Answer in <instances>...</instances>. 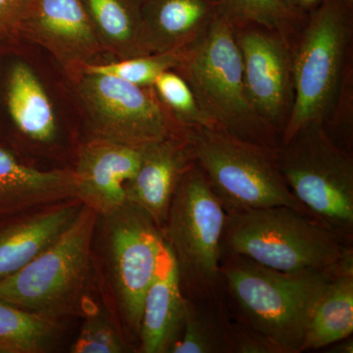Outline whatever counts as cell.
I'll use <instances>...</instances> for the list:
<instances>
[{
	"instance_id": "17",
	"label": "cell",
	"mask_w": 353,
	"mask_h": 353,
	"mask_svg": "<svg viewBox=\"0 0 353 353\" xmlns=\"http://www.w3.org/2000/svg\"><path fill=\"white\" fill-rule=\"evenodd\" d=\"M150 53L185 50L221 13L220 0H141Z\"/></svg>"
},
{
	"instance_id": "24",
	"label": "cell",
	"mask_w": 353,
	"mask_h": 353,
	"mask_svg": "<svg viewBox=\"0 0 353 353\" xmlns=\"http://www.w3.org/2000/svg\"><path fill=\"white\" fill-rule=\"evenodd\" d=\"M158 99L181 128H216L197 103L190 85L175 70L161 74L152 85Z\"/></svg>"
},
{
	"instance_id": "14",
	"label": "cell",
	"mask_w": 353,
	"mask_h": 353,
	"mask_svg": "<svg viewBox=\"0 0 353 353\" xmlns=\"http://www.w3.org/2000/svg\"><path fill=\"white\" fill-rule=\"evenodd\" d=\"M182 132L143 148L137 173L126 185L127 201L163 229L179 183L192 164Z\"/></svg>"
},
{
	"instance_id": "28",
	"label": "cell",
	"mask_w": 353,
	"mask_h": 353,
	"mask_svg": "<svg viewBox=\"0 0 353 353\" xmlns=\"http://www.w3.org/2000/svg\"><path fill=\"white\" fill-rule=\"evenodd\" d=\"M232 341L233 353H285L268 336L234 320L232 323Z\"/></svg>"
},
{
	"instance_id": "10",
	"label": "cell",
	"mask_w": 353,
	"mask_h": 353,
	"mask_svg": "<svg viewBox=\"0 0 353 353\" xmlns=\"http://www.w3.org/2000/svg\"><path fill=\"white\" fill-rule=\"evenodd\" d=\"M99 218L118 312L138 341L143 299L157 272L163 236L145 211L128 201Z\"/></svg>"
},
{
	"instance_id": "11",
	"label": "cell",
	"mask_w": 353,
	"mask_h": 353,
	"mask_svg": "<svg viewBox=\"0 0 353 353\" xmlns=\"http://www.w3.org/2000/svg\"><path fill=\"white\" fill-rule=\"evenodd\" d=\"M18 34L50 51L68 76L103 52L82 0H34Z\"/></svg>"
},
{
	"instance_id": "9",
	"label": "cell",
	"mask_w": 353,
	"mask_h": 353,
	"mask_svg": "<svg viewBox=\"0 0 353 353\" xmlns=\"http://www.w3.org/2000/svg\"><path fill=\"white\" fill-rule=\"evenodd\" d=\"M68 77L87 115L92 138L143 150L182 132L152 87H139L82 67Z\"/></svg>"
},
{
	"instance_id": "32",
	"label": "cell",
	"mask_w": 353,
	"mask_h": 353,
	"mask_svg": "<svg viewBox=\"0 0 353 353\" xmlns=\"http://www.w3.org/2000/svg\"><path fill=\"white\" fill-rule=\"evenodd\" d=\"M285 6L289 7L292 10L296 11V7L294 6V0H281Z\"/></svg>"
},
{
	"instance_id": "25",
	"label": "cell",
	"mask_w": 353,
	"mask_h": 353,
	"mask_svg": "<svg viewBox=\"0 0 353 353\" xmlns=\"http://www.w3.org/2000/svg\"><path fill=\"white\" fill-rule=\"evenodd\" d=\"M183 50L152 53L143 57L116 60L109 63L83 65L92 73L115 77L139 87H152L158 77L168 70H175L180 63Z\"/></svg>"
},
{
	"instance_id": "6",
	"label": "cell",
	"mask_w": 353,
	"mask_h": 353,
	"mask_svg": "<svg viewBox=\"0 0 353 353\" xmlns=\"http://www.w3.org/2000/svg\"><path fill=\"white\" fill-rule=\"evenodd\" d=\"M226 211L194 162L183 176L161 230L170 250L183 296H224L221 259Z\"/></svg>"
},
{
	"instance_id": "5",
	"label": "cell",
	"mask_w": 353,
	"mask_h": 353,
	"mask_svg": "<svg viewBox=\"0 0 353 353\" xmlns=\"http://www.w3.org/2000/svg\"><path fill=\"white\" fill-rule=\"evenodd\" d=\"M97 220L99 215L83 206L52 245L0 283V299L57 321L82 312L92 284Z\"/></svg>"
},
{
	"instance_id": "31",
	"label": "cell",
	"mask_w": 353,
	"mask_h": 353,
	"mask_svg": "<svg viewBox=\"0 0 353 353\" xmlns=\"http://www.w3.org/2000/svg\"><path fill=\"white\" fill-rule=\"evenodd\" d=\"M321 0H294V3L296 7L297 6H311L313 4L318 3Z\"/></svg>"
},
{
	"instance_id": "1",
	"label": "cell",
	"mask_w": 353,
	"mask_h": 353,
	"mask_svg": "<svg viewBox=\"0 0 353 353\" xmlns=\"http://www.w3.org/2000/svg\"><path fill=\"white\" fill-rule=\"evenodd\" d=\"M348 257L329 270L285 273L241 255H222L221 274L230 314L275 341L285 353H299L311 313Z\"/></svg>"
},
{
	"instance_id": "20",
	"label": "cell",
	"mask_w": 353,
	"mask_h": 353,
	"mask_svg": "<svg viewBox=\"0 0 353 353\" xmlns=\"http://www.w3.org/2000/svg\"><path fill=\"white\" fill-rule=\"evenodd\" d=\"M6 104L11 119L26 138L44 145L57 139V118L50 97L34 70L24 62H17L9 71Z\"/></svg>"
},
{
	"instance_id": "12",
	"label": "cell",
	"mask_w": 353,
	"mask_h": 353,
	"mask_svg": "<svg viewBox=\"0 0 353 353\" xmlns=\"http://www.w3.org/2000/svg\"><path fill=\"white\" fill-rule=\"evenodd\" d=\"M238 41L245 94L253 113L272 131L284 124L292 66L284 44L270 34L248 30Z\"/></svg>"
},
{
	"instance_id": "33",
	"label": "cell",
	"mask_w": 353,
	"mask_h": 353,
	"mask_svg": "<svg viewBox=\"0 0 353 353\" xmlns=\"http://www.w3.org/2000/svg\"><path fill=\"white\" fill-rule=\"evenodd\" d=\"M350 2H352V1H353V0H350Z\"/></svg>"
},
{
	"instance_id": "19",
	"label": "cell",
	"mask_w": 353,
	"mask_h": 353,
	"mask_svg": "<svg viewBox=\"0 0 353 353\" xmlns=\"http://www.w3.org/2000/svg\"><path fill=\"white\" fill-rule=\"evenodd\" d=\"M102 50L117 60L152 54L146 43L141 0H82Z\"/></svg>"
},
{
	"instance_id": "30",
	"label": "cell",
	"mask_w": 353,
	"mask_h": 353,
	"mask_svg": "<svg viewBox=\"0 0 353 353\" xmlns=\"http://www.w3.org/2000/svg\"><path fill=\"white\" fill-rule=\"evenodd\" d=\"M327 347H328V350H325V352L327 353H352L353 340L352 336L336 341V343H332Z\"/></svg>"
},
{
	"instance_id": "21",
	"label": "cell",
	"mask_w": 353,
	"mask_h": 353,
	"mask_svg": "<svg viewBox=\"0 0 353 353\" xmlns=\"http://www.w3.org/2000/svg\"><path fill=\"white\" fill-rule=\"evenodd\" d=\"M353 259L330 281L311 313L301 352L322 350L352 336Z\"/></svg>"
},
{
	"instance_id": "7",
	"label": "cell",
	"mask_w": 353,
	"mask_h": 353,
	"mask_svg": "<svg viewBox=\"0 0 353 353\" xmlns=\"http://www.w3.org/2000/svg\"><path fill=\"white\" fill-rule=\"evenodd\" d=\"M288 187L324 226L353 241V159L324 124H310L276 148Z\"/></svg>"
},
{
	"instance_id": "29",
	"label": "cell",
	"mask_w": 353,
	"mask_h": 353,
	"mask_svg": "<svg viewBox=\"0 0 353 353\" xmlns=\"http://www.w3.org/2000/svg\"><path fill=\"white\" fill-rule=\"evenodd\" d=\"M34 0H0V39L16 36Z\"/></svg>"
},
{
	"instance_id": "16",
	"label": "cell",
	"mask_w": 353,
	"mask_h": 353,
	"mask_svg": "<svg viewBox=\"0 0 353 353\" xmlns=\"http://www.w3.org/2000/svg\"><path fill=\"white\" fill-rule=\"evenodd\" d=\"M183 318L185 297L175 261L164 243L154 278L143 299L138 352H170L182 333Z\"/></svg>"
},
{
	"instance_id": "27",
	"label": "cell",
	"mask_w": 353,
	"mask_h": 353,
	"mask_svg": "<svg viewBox=\"0 0 353 353\" xmlns=\"http://www.w3.org/2000/svg\"><path fill=\"white\" fill-rule=\"evenodd\" d=\"M132 352L129 343L105 316L90 313L78 338L72 345L73 353H123Z\"/></svg>"
},
{
	"instance_id": "15",
	"label": "cell",
	"mask_w": 353,
	"mask_h": 353,
	"mask_svg": "<svg viewBox=\"0 0 353 353\" xmlns=\"http://www.w3.org/2000/svg\"><path fill=\"white\" fill-rule=\"evenodd\" d=\"M78 199L28 211L0 229V283L17 273L66 231L83 210Z\"/></svg>"
},
{
	"instance_id": "3",
	"label": "cell",
	"mask_w": 353,
	"mask_h": 353,
	"mask_svg": "<svg viewBox=\"0 0 353 353\" xmlns=\"http://www.w3.org/2000/svg\"><path fill=\"white\" fill-rule=\"evenodd\" d=\"M234 27L221 11L206 31L183 50L175 71L185 79L199 108L217 129L277 148L280 143L275 132L254 115L246 97L243 57Z\"/></svg>"
},
{
	"instance_id": "23",
	"label": "cell",
	"mask_w": 353,
	"mask_h": 353,
	"mask_svg": "<svg viewBox=\"0 0 353 353\" xmlns=\"http://www.w3.org/2000/svg\"><path fill=\"white\" fill-rule=\"evenodd\" d=\"M61 321L34 314L0 299V352L43 353L57 341Z\"/></svg>"
},
{
	"instance_id": "8",
	"label": "cell",
	"mask_w": 353,
	"mask_h": 353,
	"mask_svg": "<svg viewBox=\"0 0 353 353\" xmlns=\"http://www.w3.org/2000/svg\"><path fill=\"white\" fill-rule=\"evenodd\" d=\"M352 2L321 0L292 64L296 94L281 143L310 124H324L334 103L350 39Z\"/></svg>"
},
{
	"instance_id": "2",
	"label": "cell",
	"mask_w": 353,
	"mask_h": 353,
	"mask_svg": "<svg viewBox=\"0 0 353 353\" xmlns=\"http://www.w3.org/2000/svg\"><path fill=\"white\" fill-rule=\"evenodd\" d=\"M285 273L329 270L353 256L352 241L287 206L226 211L222 255Z\"/></svg>"
},
{
	"instance_id": "13",
	"label": "cell",
	"mask_w": 353,
	"mask_h": 353,
	"mask_svg": "<svg viewBox=\"0 0 353 353\" xmlns=\"http://www.w3.org/2000/svg\"><path fill=\"white\" fill-rule=\"evenodd\" d=\"M143 150L90 138L81 146L75 174L77 199L97 215L110 214L127 201L126 185L138 171Z\"/></svg>"
},
{
	"instance_id": "18",
	"label": "cell",
	"mask_w": 353,
	"mask_h": 353,
	"mask_svg": "<svg viewBox=\"0 0 353 353\" xmlns=\"http://www.w3.org/2000/svg\"><path fill=\"white\" fill-rule=\"evenodd\" d=\"M77 199L73 169L41 171L0 148V211L34 210Z\"/></svg>"
},
{
	"instance_id": "26",
	"label": "cell",
	"mask_w": 353,
	"mask_h": 353,
	"mask_svg": "<svg viewBox=\"0 0 353 353\" xmlns=\"http://www.w3.org/2000/svg\"><path fill=\"white\" fill-rule=\"evenodd\" d=\"M221 10L234 26L255 25L267 31H281L296 11L281 0H220Z\"/></svg>"
},
{
	"instance_id": "22",
	"label": "cell",
	"mask_w": 353,
	"mask_h": 353,
	"mask_svg": "<svg viewBox=\"0 0 353 353\" xmlns=\"http://www.w3.org/2000/svg\"><path fill=\"white\" fill-rule=\"evenodd\" d=\"M232 320L226 297H185L180 338L169 353H233Z\"/></svg>"
},
{
	"instance_id": "4",
	"label": "cell",
	"mask_w": 353,
	"mask_h": 353,
	"mask_svg": "<svg viewBox=\"0 0 353 353\" xmlns=\"http://www.w3.org/2000/svg\"><path fill=\"white\" fill-rule=\"evenodd\" d=\"M182 134L225 211L287 206L309 215L279 169L276 148L216 128H183Z\"/></svg>"
}]
</instances>
